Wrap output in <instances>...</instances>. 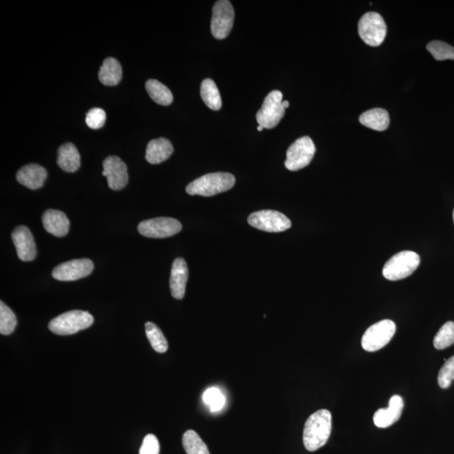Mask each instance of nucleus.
I'll use <instances>...</instances> for the list:
<instances>
[{
	"label": "nucleus",
	"instance_id": "1",
	"mask_svg": "<svg viewBox=\"0 0 454 454\" xmlns=\"http://www.w3.org/2000/svg\"><path fill=\"white\" fill-rule=\"evenodd\" d=\"M332 420V414L326 409L317 410L307 419L304 428L303 442L308 451H316L327 444L331 435Z\"/></svg>",
	"mask_w": 454,
	"mask_h": 454
},
{
	"label": "nucleus",
	"instance_id": "2",
	"mask_svg": "<svg viewBox=\"0 0 454 454\" xmlns=\"http://www.w3.org/2000/svg\"><path fill=\"white\" fill-rule=\"evenodd\" d=\"M235 183H236V179L233 174L228 173L208 174L190 183L186 188V192L190 195L213 197V195L232 189Z\"/></svg>",
	"mask_w": 454,
	"mask_h": 454
},
{
	"label": "nucleus",
	"instance_id": "3",
	"mask_svg": "<svg viewBox=\"0 0 454 454\" xmlns=\"http://www.w3.org/2000/svg\"><path fill=\"white\" fill-rule=\"evenodd\" d=\"M93 317L88 311H71L51 320L49 330L54 334L66 336L77 334L92 326Z\"/></svg>",
	"mask_w": 454,
	"mask_h": 454
},
{
	"label": "nucleus",
	"instance_id": "4",
	"mask_svg": "<svg viewBox=\"0 0 454 454\" xmlns=\"http://www.w3.org/2000/svg\"><path fill=\"white\" fill-rule=\"evenodd\" d=\"M420 256L412 251H403L390 258L383 269L386 280L397 281L412 275L420 264Z\"/></svg>",
	"mask_w": 454,
	"mask_h": 454
},
{
	"label": "nucleus",
	"instance_id": "5",
	"mask_svg": "<svg viewBox=\"0 0 454 454\" xmlns=\"http://www.w3.org/2000/svg\"><path fill=\"white\" fill-rule=\"evenodd\" d=\"M397 326L393 320H383L367 329L362 338V347L367 352H376L392 339Z\"/></svg>",
	"mask_w": 454,
	"mask_h": 454
},
{
	"label": "nucleus",
	"instance_id": "6",
	"mask_svg": "<svg viewBox=\"0 0 454 454\" xmlns=\"http://www.w3.org/2000/svg\"><path fill=\"white\" fill-rule=\"evenodd\" d=\"M358 34L367 45L381 46L387 34V26L381 15L376 12L363 15L358 22Z\"/></svg>",
	"mask_w": 454,
	"mask_h": 454
},
{
	"label": "nucleus",
	"instance_id": "7",
	"mask_svg": "<svg viewBox=\"0 0 454 454\" xmlns=\"http://www.w3.org/2000/svg\"><path fill=\"white\" fill-rule=\"evenodd\" d=\"M282 100H283V93L279 90H273L266 96L263 107L257 111L256 116L260 126L266 129H272L280 122L285 113Z\"/></svg>",
	"mask_w": 454,
	"mask_h": 454
},
{
	"label": "nucleus",
	"instance_id": "8",
	"mask_svg": "<svg viewBox=\"0 0 454 454\" xmlns=\"http://www.w3.org/2000/svg\"><path fill=\"white\" fill-rule=\"evenodd\" d=\"M316 154L314 143L309 136L297 139L287 152L284 165L289 171H298L310 164Z\"/></svg>",
	"mask_w": 454,
	"mask_h": 454
},
{
	"label": "nucleus",
	"instance_id": "9",
	"mask_svg": "<svg viewBox=\"0 0 454 454\" xmlns=\"http://www.w3.org/2000/svg\"><path fill=\"white\" fill-rule=\"evenodd\" d=\"M249 225L267 233H282L291 227L289 219L279 211L265 210L249 215Z\"/></svg>",
	"mask_w": 454,
	"mask_h": 454
},
{
	"label": "nucleus",
	"instance_id": "10",
	"mask_svg": "<svg viewBox=\"0 0 454 454\" xmlns=\"http://www.w3.org/2000/svg\"><path fill=\"white\" fill-rule=\"evenodd\" d=\"M235 12L228 0H220L215 3L211 19V34L218 40L228 37L233 27Z\"/></svg>",
	"mask_w": 454,
	"mask_h": 454
},
{
	"label": "nucleus",
	"instance_id": "11",
	"mask_svg": "<svg viewBox=\"0 0 454 454\" xmlns=\"http://www.w3.org/2000/svg\"><path fill=\"white\" fill-rule=\"evenodd\" d=\"M138 229L146 237L166 238L179 233L182 225L174 218L158 217L140 222Z\"/></svg>",
	"mask_w": 454,
	"mask_h": 454
},
{
	"label": "nucleus",
	"instance_id": "12",
	"mask_svg": "<svg viewBox=\"0 0 454 454\" xmlns=\"http://www.w3.org/2000/svg\"><path fill=\"white\" fill-rule=\"evenodd\" d=\"M93 270V262L88 258L73 260L57 266L53 269V277L60 281H75L89 276Z\"/></svg>",
	"mask_w": 454,
	"mask_h": 454
},
{
	"label": "nucleus",
	"instance_id": "13",
	"mask_svg": "<svg viewBox=\"0 0 454 454\" xmlns=\"http://www.w3.org/2000/svg\"><path fill=\"white\" fill-rule=\"evenodd\" d=\"M102 174L107 178L108 185L113 190H120L128 183L127 167L118 156H111L105 159Z\"/></svg>",
	"mask_w": 454,
	"mask_h": 454
},
{
	"label": "nucleus",
	"instance_id": "14",
	"mask_svg": "<svg viewBox=\"0 0 454 454\" xmlns=\"http://www.w3.org/2000/svg\"><path fill=\"white\" fill-rule=\"evenodd\" d=\"M12 240L21 261H33L37 257V246L33 233L25 226H17L12 233Z\"/></svg>",
	"mask_w": 454,
	"mask_h": 454
},
{
	"label": "nucleus",
	"instance_id": "15",
	"mask_svg": "<svg viewBox=\"0 0 454 454\" xmlns=\"http://www.w3.org/2000/svg\"><path fill=\"white\" fill-rule=\"evenodd\" d=\"M404 401L400 395H393L390 398L387 408L379 409L375 412L374 422L379 428H386L392 426L401 418Z\"/></svg>",
	"mask_w": 454,
	"mask_h": 454
},
{
	"label": "nucleus",
	"instance_id": "16",
	"mask_svg": "<svg viewBox=\"0 0 454 454\" xmlns=\"http://www.w3.org/2000/svg\"><path fill=\"white\" fill-rule=\"evenodd\" d=\"M189 278V269L183 258H176L172 266L170 276V289L172 296L177 300H182L185 295L186 284Z\"/></svg>",
	"mask_w": 454,
	"mask_h": 454
},
{
	"label": "nucleus",
	"instance_id": "17",
	"mask_svg": "<svg viewBox=\"0 0 454 454\" xmlns=\"http://www.w3.org/2000/svg\"><path fill=\"white\" fill-rule=\"evenodd\" d=\"M46 178H48V171L38 164H29L24 166L17 174V181L30 190L40 189L44 185Z\"/></svg>",
	"mask_w": 454,
	"mask_h": 454
},
{
	"label": "nucleus",
	"instance_id": "18",
	"mask_svg": "<svg viewBox=\"0 0 454 454\" xmlns=\"http://www.w3.org/2000/svg\"><path fill=\"white\" fill-rule=\"evenodd\" d=\"M42 223L46 232L55 237H64L69 232V218L61 210H48L45 211L42 215Z\"/></svg>",
	"mask_w": 454,
	"mask_h": 454
},
{
	"label": "nucleus",
	"instance_id": "19",
	"mask_svg": "<svg viewBox=\"0 0 454 454\" xmlns=\"http://www.w3.org/2000/svg\"><path fill=\"white\" fill-rule=\"evenodd\" d=\"M173 152V145L167 139L152 140L147 145L146 159L151 164H159L170 158Z\"/></svg>",
	"mask_w": 454,
	"mask_h": 454
},
{
	"label": "nucleus",
	"instance_id": "20",
	"mask_svg": "<svg viewBox=\"0 0 454 454\" xmlns=\"http://www.w3.org/2000/svg\"><path fill=\"white\" fill-rule=\"evenodd\" d=\"M57 165L68 173H74L81 165L80 154L73 143L62 145L58 149Z\"/></svg>",
	"mask_w": 454,
	"mask_h": 454
},
{
	"label": "nucleus",
	"instance_id": "21",
	"mask_svg": "<svg viewBox=\"0 0 454 454\" xmlns=\"http://www.w3.org/2000/svg\"><path fill=\"white\" fill-rule=\"evenodd\" d=\"M360 123L372 130L385 131L389 127L390 116L385 109L375 108L363 113L359 117Z\"/></svg>",
	"mask_w": 454,
	"mask_h": 454
},
{
	"label": "nucleus",
	"instance_id": "22",
	"mask_svg": "<svg viewBox=\"0 0 454 454\" xmlns=\"http://www.w3.org/2000/svg\"><path fill=\"white\" fill-rule=\"evenodd\" d=\"M99 78L102 84L107 86H116L122 78V68L118 60L108 57L101 66Z\"/></svg>",
	"mask_w": 454,
	"mask_h": 454
},
{
	"label": "nucleus",
	"instance_id": "23",
	"mask_svg": "<svg viewBox=\"0 0 454 454\" xmlns=\"http://www.w3.org/2000/svg\"><path fill=\"white\" fill-rule=\"evenodd\" d=\"M201 96L205 104L212 111H219L221 108L222 101L217 84L212 80L207 78L202 82Z\"/></svg>",
	"mask_w": 454,
	"mask_h": 454
},
{
	"label": "nucleus",
	"instance_id": "24",
	"mask_svg": "<svg viewBox=\"0 0 454 454\" xmlns=\"http://www.w3.org/2000/svg\"><path fill=\"white\" fill-rule=\"evenodd\" d=\"M146 89L148 95L156 104L161 105H170L173 103L174 96L170 89L166 85L160 83L156 80H149L146 83Z\"/></svg>",
	"mask_w": 454,
	"mask_h": 454
},
{
	"label": "nucleus",
	"instance_id": "25",
	"mask_svg": "<svg viewBox=\"0 0 454 454\" xmlns=\"http://www.w3.org/2000/svg\"><path fill=\"white\" fill-rule=\"evenodd\" d=\"M183 446L187 454H210L208 447L194 430L183 434Z\"/></svg>",
	"mask_w": 454,
	"mask_h": 454
},
{
	"label": "nucleus",
	"instance_id": "26",
	"mask_svg": "<svg viewBox=\"0 0 454 454\" xmlns=\"http://www.w3.org/2000/svg\"><path fill=\"white\" fill-rule=\"evenodd\" d=\"M145 329H146L147 339L152 348L159 354L166 353L168 344L161 329L152 323H147L145 325Z\"/></svg>",
	"mask_w": 454,
	"mask_h": 454
},
{
	"label": "nucleus",
	"instance_id": "27",
	"mask_svg": "<svg viewBox=\"0 0 454 454\" xmlns=\"http://www.w3.org/2000/svg\"><path fill=\"white\" fill-rule=\"evenodd\" d=\"M17 326V319L10 307L1 301L0 302V334L10 335Z\"/></svg>",
	"mask_w": 454,
	"mask_h": 454
},
{
	"label": "nucleus",
	"instance_id": "28",
	"mask_svg": "<svg viewBox=\"0 0 454 454\" xmlns=\"http://www.w3.org/2000/svg\"><path fill=\"white\" fill-rule=\"evenodd\" d=\"M454 343V323L448 322L440 328L434 338L433 345L437 349H445Z\"/></svg>",
	"mask_w": 454,
	"mask_h": 454
},
{
	"label": "nucleus",
	"instance_id": "29",
	"mask_svg": "<svg viewBox=\"0 0 454 454\" xmlns=\"http://www.w3.org/2000/svg\"><path fill=\"white\" fill-rule=\"evenodd\" d=\"M426 48L437 61L454 60V48L448 43L433 41L428 43Z\"/></svg>",
	"mask_w": 454,
	"mask_h": 454
},
{
	"label": "nucleus",
	"instance_id": "30",
	"mask_svg": "<svg viewBox=\"0 0 454 454\" xmlns=\"http://www.w3.org/2000/svg\"><path fill=\"white\" fill-rule=\"evenodd\" d=\"M203 400L210 407L212 412H218L224 406L226 399L217 388H210L203 394Z\"/></svg>",
	"mask_w": 454,
	"mask_h": 454
},
{
	"label": "nucleus",
	"instance_id": "31",
	"mask_svg": "<svg viewBox=\"0 0 454 454\" xmlns=\"http://www.w3.org/2000/svg\"><path fill=\"white\" fill-rule=\"evenodd\" d=\"M454 381V356L448 358L438 374V385L442 389H447Z\"/></svg>",
	"mask_w": 454,
	"mask_h": 454
},
{
	"label": "nucleus",
	"instance_id": "32",
	"mask_svg": "<svg viewBox=\"0 0 454 454\" xmlns=\"http://www.w3.org/2000/svg\"><path fill=\"white\" fill-rule=\"evenodd\" d=\"M105 120H107V113L103 109L93 108L86 115V124L93 130L103 127Z\"/></svg>",
	"mask_w": 454,
	"mask_h": 454
},
{
	"label": "nucleus",
	"instance_id": "33",
	"mask_svg": "<svg viewBox=\"0 0 454 454\" xmlns=\"http://www.w3.org/2000/svg\"><path fill=\"white\" fill-rule=\"evenodd\" d=\"M160 445L158 438L154 434H148L144 437L139 454H159Z\"/></svg>",
	"mask_w": 454,
	"mask_h": 454
},
{
	"label": "nucleus",
	"instance_id": "34",
	"mask_svg": "<svg viewBox=\"0 0 454 454\" xmlns=\"http://www.w3.org/2000/svg\"><path fill=\"white\" fill-rule=\"evenodd\" d=\"M283 107L285 109L289 107V101H283Z\"/></svg>",
	"mask_w": 454,
	"mask_h": 454
},
{
	"label": "nucleus",
	"instance_id": "35",
	"mask_svg": "<svg viewBox=\"0 0 454 454\" xmlns=\"http://www.w3.org/2000/svg\"><path fill=\"white\" fill-rule=\"evenodd\" d=\"M263 130H264V127H262V126H258V127H257V131H263Z\"/></svg>",
	"mask_w": 454,
	"mask_h": 454
},
{
	"label": "nucleus",
	"instance_id": "36",
	"mask_svg": "<svg viewBox=\"0 0 454 454\" xmlns=\"http://www.w3.org/2000/svg\"><path fill=\"white\" fill-rule=\"evenodd\" d=\"M453 221H454V210H453Z\"/></svg>",
	"mask_w": 454,
	"mask_h": 454
}]
</instances>
